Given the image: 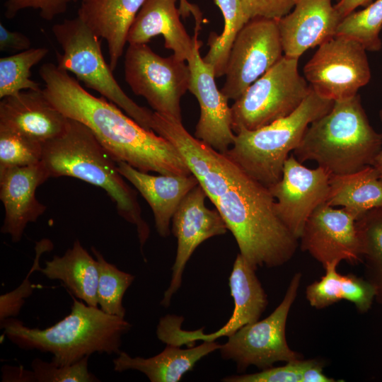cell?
<instances>
[{
	"instance_id": "obj_32",
	"label": "cell",
	"mask_w": 382,
	"mask_h": 382,
	"mask_svg": "<svg viewBox=\"0 0 382 382\" xmlns=\"http://www.w3.org/2000/svg\"><path fill=\"white\" fill-rule=\"evenodd\" d=\"M382 0H376L359 11L344 17L336 30L335 37L354 40L366 51L378 52L382 47Z\"/></svg>"
},
{
	"instance_id": "obj_19",
	"label": "cell",
	"mask_w": 382,
	"mask_h": 382,
	"mask_svg": "<svg viewBox=\"0 0 382 382\" xmlns=\"http://www.w3.org/2000/svg\"><path fill=\"white\" fill-rule=\"evenodd\" d=\"M342 19L332 0H294L293 11L277 20L284 55L299 59L332 39Z\"/></svg>"
},
{
	"instance_id": "obj_36",
	"label": "cell",
	"mask_w": 382,
	"mask_h": 382,
	"mask_svg": "<svg viewBox=\"0 0 382 382\" xmlns=\"http://www.w3.org/2000/svg\"><path fill=\"white\" fill-rule=\"evenodd\" d=\"M311 359H299L277 367L262 369L254 374L233 375L225 377V382H301V374Z\"/></svg>"
},
{
	"instance_id": "obj_4",
	"label": "cell",
	"mask_w": 382,
	"mask_h": 382,
	"mask_svg": "<svg viewBox=\"0 0 382 382\" xmlns=\"http://www.w3.org/2000/svg\"><path fill=\"white\" fill-rule=\"evenodd\" d=\"M71 296L70 313L50 327L29 328L11 317L1 322V328L22 349L51 353V361L57 366L74 364L94 353L120 354L122 337L131 324Z\"/></svg>"
},
{
	"instance_id": "obj_12",
	"label": "cell",
	"mask_w": 382,
	"mask_h": 382,
	"mask_svg": "<svg viewBox=\"0 0 382 382\" xmlns=\"http://www.w3.org/2000/svg\"><path fill=\"white\" fill-rule=\"evenodd\" d=\"M255 271L238 254L229 277L234 308L229 320L218 330L210 334H204L202 328L183 330L181 329L183 318L168 315L160 319L156 329L158 338L166 345L190 347L197 340L214 341L221 337H229L242 327L259 320L268 300Z\"/></svg>"
},
{
	"instance_id": "obj_27",
	"label": "cell",
	"mask_w": 382,
	"mask_h": 382,
	"mask_svg": "<svg viewBox=\"0 0 382 382\" xmlns=\"http://www.w3.org/2000/svg\"><path fill=\"white\" fill-rule=\"evenodd\" d=\"M326 203L346 208L357 220L365 212L382 207V180L372 166L351 174L331 176Z\"/></svg>"
},
{
	"instance_id": "obj_23",
	"label": "cell",
	"mask_w": 382,
	"mask_h": 382,
	"mask_svg": "<svg viewBox=\"0 0 382 382\" xmlns=\"http://www.w3.org/2000/svg\"><path fill=\"white\" fill-rule=\"evenodd\" d=\"M146 0H81L78 16L106 40L113 71L127 42L132 25Z\"/></svg>"
},
{
	"instance_id": "obj_30",
	"label": "cell",
	"mask_w": 382,
	"mask_h": 382,
	"mask_svg": "<svg viewBox=\"0 0 382 382\" xmlns=\"http://www.w3.org/2000/svg\"><path fill=\"white\" fill-rule=\"evenodd\" d=\"M46 47L30 48L0 59V98L23 91L39 90L40 83L30 79V70L47 54Z\"/></svg>"
},
{
	"instance_id": "obj_43",
	"label": "cell",
	"mask_w": 382,
	"mask_h": 382,
	"mask_svg": "<svg viewBox=\"0 0 382 382\" xmlns=\"http://www.w3.org/2000/svg\"><path fill=\"white\" fill-rule=\"evenodd\" d=\"M180 6L179 11L180 16L183 18L192 14L195 20V30H199L201 28V23H202V14L198 7L194 4H190L187 0H179Z\"/></svg>"
},
{
	"instance_id": "obj_1",
	"label": "cell",
	"mask_w": 382,
	"mask_h": 382,
	"mask_svg": "<svg viewBox=\"0 0 382 382\" xmlns=\"http://www.w3.org/2000/svg\"><path fill=\"white\" fill-rule=\"evenodd\" d=\"M197 180L252 267H279L293 257L299 239L277 216L268 187L216 150Z\"/></svg>"
},
{
	"instance_id": "obj_28",
	"label": "cell",
	"mask_w": 382,
	"mask_h": 382,
	"mask_svg": "<svg viewBox=\"0 0 382 382\" xmlns=\"http://www.w3.org/2000/svg\"><path fill=\"white\" fill-rule=\"evenodd\" d=\"M361 243L364 278L374 286L382 306V207L371 209L356 221Z\"/></svg>"
},
{
	"instance_id": "obj_9",
	"label": "cell",
	"mask_w": 382,
	"mask_h": 382,
	"mask_svg": "<svg viewBox=\"0 0 382 382\" xmlns=\"http://www.w3.org/2000/svg\"><path fill=\"white\" fill-rule=\"evenodd\" d=\"M173 54L163 57L146 44H129L125 60L127 84L159 114L182 121L180 100L189 91L191 71Z\"/></svg>"
},
{
	"instance_id": "obj_18",
	"label": "cell",
	"mask_w": 382,
	"mask_h": 382,
	"mask_svg": "<svg viewBox=\"0 0 382 382\" xmlns=\"http://www.w3.org/2000/svg\"><path fill=\"white\" fill-rule=\"evenodd\" d=\"M49 178L41 162L0 170V199L5 210L1 232L10 235L12 242H19L28 224L45 212L35 192Z\"/></svg>"
},
{
	"instance_id": "obj_33",
	"label": "cell",
	"mask_w": 382,
	"mask_h": 382,
	"mask_svg": "<svg viewBox=\"0 0 382 382\" xmlns=\"http://www.w3.org/2000/svg\"><path fill=\"white\" fill-rule=\"evenodd\" d=\"M42 144L18 133L0 129V170L40 162Z\"/></svg>"
},
{
	"instance_id": "obj_17",
	"label": "cell",
	"mask_w": 382,
	"mask_h": 382,
	"mask_svg": "<svg viewBox=\"0 0 382 382\" xmlns=\"http://www.w3.org/2000/svg\"><path fill=\"white\" fill-rule=\"evenodd\" d=\"M195 31V46L187 61L191 71L189 87L197 99L199 119L194 136L214 149L224 153L233 144L236 134L231 127V110L228 98L219 90L213 69L206 64L199 54L202 42Z\"/></svg>"
},
{
	"instance_id": "obj_29",
	"label": "cell",
	"mask_w": 382,
	"mask_h": 382,
	"mask_svg": "<svg viewBox=\"0 0 382 382\" xmlns=\"http://www.w3.org/2000/svg\"><path fill=\"white\" fill-rule=\"evenodd\" d=\"M221 11L224 27L221 35L212 33L208 40L209 50L202 58L214 70L215 77L225 74L233 42L243 25L248 21L241 0H214Z\"/></svg>"
},
{
	"instance_id": "obj_39",
	"label": "cell",
	"mask_w": 382,
	"mask_h": 382,
	"mask_svg": "<svg viewBox=\"0 0 382 382\" xmlns=\"http://www.w3.org/2000/svg\"><path fill=\"white\" fill-rule=\"evenodd\" d=\"M31 45L28 37L21 32L9 30L0 23L1 51H24L30 49Z\"/></svg>"
},
{
	"instance_id": "obj_35",
	"label": "cell",
	"mask_w": 382,
	"mask_h": 382,
	"mask_svg": "<svg viewBox=\"0 0 382 382\" xmlns=\"http://www.w3.org/2000/svg\"><path fill=\"white\" fill-rule=\"evenodd\" d=\"M53 248V244L49 239H42L36 243L35 257L33 265L22 282L16 289L0 296V322L6 318H16L19 314L25 301V299L33 294L35 286L30 281V277L35 271H40V257L45 252Z\"/></svg>"
},
{
	"instance_id": "obj_37",
	"label": "cell",
	"mask_w": 382,
	"mask_h": 382,
	"mask_svg": "<svg viewBox=\"0 0 382 382\" xmlns=\"http://www.w3.org/2000/svg\"><path fill=\"white\" fill-rule=\"evenodd\" d=\"M78 0H6L5 16L13 18L18 11L28 8L40 10V16L50 21L64 13L71 2Z\"/></svg>"
},
{
	"instance_id": "obj_13",
	"label": "cell",
	"mask_w": 382,
	"mask_h": 382,
	"mask_svg": "<svg viewBox=\"0 0 382 382\" xmlns=\"http://www.w3.org/2000/svg\"><path fill=\"white\" fill-rule=\"evenodd\" d=\"M283 56L277 20L267 18L249 20L233 42L221 93L228 100H238Z\"/></svg>"
},
{
	"instance_id": "obj_7",
	"label": "cell",
	"mask_w": 382,
	"mask_h": 382,
	"mask_svg": "<svg viewBox=\"0 0 382 382\" xmlns=\"http://www.w3.org/2000/svg\"><path fill=\"white\" fill-rule=\"evenodd\" d=\"M52 33L62 47L57 66L73 73L86 87L122 108L142 127L151 129L154 112L137 104L120 86L102 53L100 40L79 17L54 24Z\"/></svg>"
},
{
	"instance_id": "obj_40",
	"label": "cell",
	"mask_w": 382,
	"mask_h": 382,
	"mask_svg": "<svg viewBox=\"0 0 382 382\" xmlns=\"http://www.w3.org/2000/svg\"><path fill=\"white\" fill-rule=\"evenodd\" d=\"M323 362L311 359L301 374V382H335L334 378L325 376L323 371Z\"/></svg>"
},
{
	"instance_id": "obj_15",
	"label": "cell",
	"mask_w": 382,
	"mask_h": 382,
	"mask_svg": "<svg viewBox=\"0 0 382 382\" xmlns=\"http://www.w3.org/2000/svg\"><path fill=\"white\" fill-rule=\"evenodd\" d=\"M356 221L345 207L335 209L326 202L320 204L303 226L299 239L301 250L308 252L323 267L332 262H362Z\"/></svg>"
},
{
	"instance_id": "obj_44",
	"label": "cell",
	"mask_w": 382,
	"mask_h": 382,
	"mask_svg": "<svg viewBox=\"0 0 382 382\" xmlns=\"http://www.w3.org/2000/svg\"><path fill=\"white\" fill-rule=\"evenodd\" d=\"M379 118L382 123V110L379 111ZM371 166L376 170L379 178L382 180V147L376 156Z\"/></svg>"
},
{
	"instance_id": "obj_24",
	"label": "cell",
	"mask_w": 382,
	"mask_h": 382,
	"mask_svg": "<svg viewBox=\"0 0 382 382\" xmlns=\"http://www.w3.org/2000/svg\"><path fill=\"white\" fill-rule=\"evenodd\" d=\"M220 347L221 345L214 341H204L187 349L167 344L161 352L149 358L132 357L121 351L113 359L114 370H137L145 374L151 382H177L198 361Z\"/></svg>"
},
{
	"instance_id": "obj_41",
	"label": "cell",
	"mask_w": 382,
	"mask_h": 382,
	"mask_svg": "<svg viewBox=\"0 0 382 382\" xmlns=\"http://www.w3.org/2000/svg\"><path fill=\"white\" fill-rule=\"evenodd\" d=\"M2 371V381L4 382H34L33 371L23 367L4 366Z\"/></svg>"
},
{
	"instance_id": "obj_8",
	"label": "cell",
	"mask_w": 382,
	"mask_h": 382,
	"mask_svg": "<svg viewBox=\"0 0 382 382\" xmlns=\"http://www.w3.org/2000/svg\"><path fill=\"white\" fill-rule=\"evenodd\" d=\"M299 59L286 56L251 84L231 106L236 134L255 130L292 113L312 88L298 70Z\"/></svg>"
},
{
	"instance_id": "obj_34",
	"label": "cell",
	"mask_w": 382,
	"mask_h": 382,
	"mask_svg": "<svg viewBox=\"0 0 382 382\" xmlns=\"http://www.w3.org/2000/svg\"><path fill=\"white\" fill-rule=\"evenodd\" d=\"M89 357L66 366H57L35 358L31 363L34 382H96L100 380L88 371Z\"/></svg>"
},
{
	"instance_id": "obj_3",
	"label": "cell",
	"mask_w": 382,
	"mask_h": 382,
	"mask_svg": "<svg viewBox=\"0 0 382 382\" xmlns=\"http://www.w3.org/2000/svg\"><path fill=\"white\" fill-rule=\"evenodd\" d=\"M49 178L69 176L104 190L119 215L137 228L142 251L150 235L137 192L126 183L117 162L84 124L68 118L65 130L42 144L40 161Z\"/></svg>"
},
{
	"instance_id": "obj_22",
	"label": "cell",
	"mask_w": 382,
	"mask_h": 382,
	"mask_svg": "<svg viewBox=\"0 0 382 382\" xmlns=\"http://www.w3.org/2000/svg\"><path fill=\"white\" fill-rule=\"evenodd\" d=\"M177 0H146L127 35L129 44H146L162 35L165 47L177 58L188 61L193 52L195 37H190L180 19Z\"/></svg>"
},
{
	"instance_id": "obj_21",
	"label": "cell",
	"mask_w": 382,
	"mask_h": 382,
	"mask_svg": "<svg viewBox=\"0 0 382 382\" xmlns=\"http://www.w3.org/2000/svg\"><path fill=\"white\" fill-rule=\"evenodd\" d=\"M120 173L138 190L150 206L155 227L163 238L170 235V224L179 204L199 185L193 174L154 175L140 171L128 163L117 162Z\"/></svg>"
},
{
	"instance_id": "obj_25",
	"label": "cell",
	"mask_w": 382,
	"mask_h": 382,
	"mask_svg": "<svg viewBox=\"0 0 382 382\" xmlns=\"http://www.w3.org/2000/svg\"><path fill=\"white\" fill-rule=\"evenodd\" d=\"M39 272L47 279L60 280L71 294L87 305L98 307V265L79 240L62 256L54 255Z\"/></svg>"
},
{
	"instance_id": "obj_11",
	"label": "cell",
	"mask_w": 382,
	"mask_h": 382,
	"mask_svg": "<svg viewBox=\"0 0 382 382\" xmlns=\"http://www.w3.org/2000/svg\"><path fill=\"white\" fill-rule=\"evenodd\" d=\"M303 74L314 92L333 101L356 96L371 76L366 50L357 42L342 37L318 46L305 64Z\"/></svg>"
},
{
	"instance_id": "obj_42",
	"label": "cell",
	"mask_w": 382,
	"mask_h": 382,
	"mask_svg": "<svg viewBox=\"0 0 382 382\" xmlns=\"http://www.w3.org/2000/svg\"><path fill=\"white\" fill-rule=\"evenodd\" d=\"M373 0H339L334 5L342 18L354 11L359 6L366 7L369 5Z\"/></svg>"
},
{
	"instance_id": "obj_38",
	"label": "cell",
	"mask_w": 382,
	"mask_h": 382,
	"mask_svg": "<svg viewBox=\"0 0 382 382\" xmlns=\"http://www.w3.org/2000/svg\"><path fill=\"white\" fill-rule=\"evenodd\" d=\"M244 13L250 20L267 18L278 20L288 14L294 6V0H241Z\"/></svg>"
},
{
	"instance_id": "obj_14",
	"label": "cell",
	"mask_w": 382,
	"mask_h": 382,
	"mask_svg": "<svg viewBox=\"0 0 382 382\" xmlns=\"http://www.w3.org/2000/svg\"><path fill=\"white\" fill-rule=\"evenodd\" d=\"M330 177L324 168H307L291 154L285 161L281 179L268 187L275 199L277 216L297 239L312 212L326 202Z\"/></svg>"
},
{
	"instance_id": "obj_2",
	"label": "cell",
	"mask_w": 382,
	"mask_h": 382,
	"mask_svg": "<svg viewBox=\"0 0 382 382\" xmlns=\"http://www.w3.org/2000/svg\"><path fill=\"white\" fill-rule=\"evenodd\" d=\"M39 73L52 105L65 117L87 126L116 162H125L144 173L191 174L172 143L142 127L104 97L91 95L68 71L45 63Z\"/></svg>"
},
{
	"instance_id": "obj_16",
	"label": "cell",
	"mask_w": 382,
	"mask_h": 382,
	"mask_svg": "<svg viewBox=\"0 0 382 382\" xmlns=\"http://www.w3.org/2000/svg\"><path fill=\"white\" fill-rule=\"evenodd\" d=\"M207 197L199 184L187 194L173 216L171 231L178 246L170 284L161 301L164 307L169 306L172 296L180 289L186 264L195 249L204 241L225 234L228 230L219 212L206 207Z\"/></svg>"
},
{
	"instance_id": "obj_31",
	"label": "cell",
	"mask_w": 382,
	"mask_h": 382,
	"mask_svg": "<svg viewBox=\"0 0 382 382\" xmlns=\"http://www.w3.org/2000/svg\"><path fill=\"white\" fill-rule=\"evenodd\" d=\"M91 251L98 265V305L108 314L125 318L126 310L122 299L134 276L108 262L95 247H91Z\"/></svg>"
},
{
	"instance_id": "obj_26",
	"label": "cell",
	"mask_w": 382,
	"mask_h": 382,
	"mask_svg": "<svg viewBox=\"0 0 382 382\" xmlns=\"http://www.w3.org/2000/svg\"><path fill=\"white\" fill-rule=\"evenodd\" d=\"M340 262H332L323 268L320 279L306 286V298L317 309L328 307L340 301L352 303L358 312L367 313L375 301V289L364 278L352 274L342 275L337 272Z\"/></svg>"
},
{
	"instance_id": "obj_20",
	"label": "cell",
	"mask_w": 382,
	"mask_h": 382,
	"mask_svg": "<svg viewBox=\"0 0 382 382\" xmlns=\"http://www.w3.org/2000/svg\"><path fill=\"white\" fill-rule=\"evenodd\" d=\"M67 121L68 117L52 105L41 88L23 91L0 101V129L42 144L61 134Z\"/></svg>"
},
{
	"instance_id": "obj_6",
	"label": "cell",
	"mask_w": 382,
	"mask_h": 382,
	"mask_svg": "<svg viewBox=\"0 0 382 382\" xmlns=\"http://www.w3.org/2000/svg\"><path fill=\"white\" fill-rule=\"evenodd\" d=\"M334 102L311 90L286 117L236 134L224 154L248 175L270 187L281 179L289 153L297 148L308 126L330 112Z\"/></svg>"
},
{
	"instance_id": "obj_5",
	"label": "cell",
	"mask_w": 382,
	"mask_h": 382,
	"mask_svg": "<svg viewBox=\"0 0 382 382\" xmlns=\"http://www.w3.org/2000/svg\"><path fill=\"white\" fill-rule=\"evenodd\" d=\"M382 134L370 125L359 95L334 102L307 128L293 151L301 163L314 161L331 176L351 174L372 165Z\"/></svg>"
},
{
	"instance_id": "obj_10",
	"label": "cell",
	"mask_w": 382,
	"mask_h": 382,
	"mask_svg": "<svg viewBox=\"0 0 382 382\" xmlns=\"http://www.w3.org/2000/svg\"><path fill=\"white\" fill-rule=\"evenodd\" d=\"M301 280V273H295L282 302L270 316L242 327L221 345V357L236 362L238 372H244L250 365L262 370L272 367L278 361L303 358L289 347L285 335L288 315Z\"/></svg>"
}]
</instances>
